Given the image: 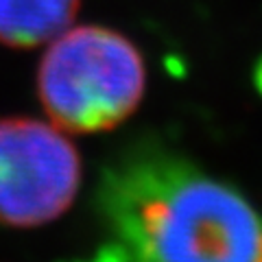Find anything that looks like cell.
Listing matches in <instances>:
<instances>
[{"mask_svg": "<svg viewBox=\"0 0 262 262\" xmlns=\"http://www.w3.org/2000/svg\"><path fill=\"white\" fill-rule=\"evenodd\" d=\"M98 210L127 262H262V214L188 158L142 144L103 170Z\"/></svg>", "mask_w": 262, "mask_h": 262, "instance_id": "6da1fadb", "label": "cell"}, {"mask_svg": "<svg viewBox=\"0 0 262 262\" xmlns=\"http://www.w3.org/2000/svg\"><path fill=\"white\" fill-rule=\"evenodd\" d=\"M146 88L140 51L105 27L66 29L48 42L37 70V96L66 134L118 127L138 110Z\"/></svg>", "mask_w": 262, "mask_h": 262, "instance_id": "7a4b0ae2", "label": "cell"}, {"mask_svg": "<svg viewBox=\"0 0 262 262\" xmlns=\"http://www.w3.org/2000/svg\"><path fill=\"white\" fill-rule=\"evenodd\" d=\"M81 158L61 127L37 118L0 120V225L42 227L72 206Z\"/></svg>", "mask_w": 262, "mask_h": 262, "instance_id": "3957f363", "label": "cell"}, {"mask_svg": "<svg viewBox=\"0 0 262 262\" xmlns=\"http://www.w3.org/2000/svg\"><path fill=\"white\" fill-rule=\"evenodd\" d=\"M81 7V0H0V44L33 48L53 42Z\"/></svg>", "mask_w": 262, "mask_h": 262, "instance_id": "277c9868", "label": "cell"}]
</instances>
